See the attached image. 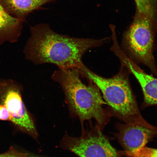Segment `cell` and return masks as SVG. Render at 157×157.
Here are the masks:
<instances>
[{"label":"cell","instance_id":"1","mask_svg":"<svg viewBox=\"0 0 157 157\" xmlns=\"http://www.w3.org/2000/svg\"><path fill=\"white\" fill-rule=\"evenodd\" d=\"M30 31L31 36L23 50L25 59L35 64H52L59 68L80 67L86 51L109 41V38H72L58 34L43 23L31 26Z\"/></svg>","mask_w":157,"mask_h":157},{"label":"cell","instance_id":"2","mask_svg":"<svg viewBox=\"0 0 157 157\" xmlns=\"http://www.w3.org/2000/svg\"><path fill=\"white\" fill-rule=\"evenodd\" d=\"M77 68H59L52 78L61 86L71 109L81 121L95 120L99 126L106 123L107 113L99 88L93 82L88 85L82 81Z\"/></svg>","mask_w":157,"mask_h":157},{"label":"cell","instance_id":"3","mask_svg":"<svg viewBox=\"0 0 157 157\" xmlns=\"http://www.w3.org/2000/svg\"><path fill=\"white\" fill-rule=\"evenodd\" d=\"M78 69L81 76L97 86L106 102L125 123L142 117L131 90L128 76L123 68L117 75L109 78L98 75L83 64Z\"/></svg>","mask_w":157,"mask_h":157},{"label":"cell","instance_id":"4","mask_svg":"<svg viewBox=\"0 0 157 157\" xmlns=\"http://www.w3.org/2000/svg\"><path fill=\"white\" fill-rule=\"evenodd\" d=\"M157 22L136 11L132 23L125 33L124 46L129 54L144 64L157 76V68L153 56Z\"/></svg>","mask_w":157,"mask_h":157},{"label":"cell","instance_id":"5","mask_svg":"<svg viewBox=\"0 0 157 157\" xmlns=\"http://www.w3.org/2000/svg\"><path fill=\"white\" fill-rule=\"evenodd\" d=\"M21 86L11 79H0V99L8 109L11 121L20 128L35 137L37 133L34 121L23 103Z\"/></svg>","mask_w":157,"mask_h":157},{"label":"cell","instance_id":"6","mask_svg":"<svg viewBox=\"0 0 157 157\" xmlns=\"http://www.w3.org/2000/svg\"><path fill=\"white\" fill-rule=\"evenodd\" d=\"M63 145L80 157H121L99 129L84 131L79 137L67 136Z\"/></svg>","mask_w":157,"mask_h":157},{"label":"cell","instance_id":"7","mask_svg":"<svg viewBox=\"0 0 157 157\" xmlns=\"http://www.w3.org/2000/svg\"><path fill=\"white\" fill-rule=\"evenodd\" d=\"M157 136V128L152 126L142 117L120 127L117 138L124 151H132L145 146Z\"/></svg>","mask_w":157,"mask_h":157},{"label":"cell","instance_id":"8","mask_svg":"<svg viewBox=\"0 0 157 157\" xmlns=\"http://www.w3.org/2000/svg\"><path fill=\"white\" fill-rule=\"evenodd\" d=\"M114 52L122 62V66L134 76L140 84L145 103L148 105H157V78L143 71L125 54L121 48H117Z\"/></svg>","mask_w":157,"mask_h":157},{"label":"cell","instance_id":"9","mask_svg":"<svg viewBox=\"0 0 157 157\" xmlns=\"http://www.w3.org/2000/svg\"><path fill=\"white\" fill-rule=\"evenodd\" d=\"M24 21L10 15L0 4V45L17 42Z\"/></svg>","mask_w":157,"mask_h":157},{"label":"cell","instance_id":"10","mask_svg":"<svg viewBox=\"0 0 157 157\" xmlns=\"http://www.w3.org/2000/svg\"><path fill=\"white\" fill-rule=\"evenodd\" d=\"M53 0H0L6 11L13 17L25 21L29 13Z\"/></svg>","mask_w":157,"mask_h":157},{"label":"cell","instance_id":"11","mask_svg":"<svg viewBox=\"0 0 157 157\" xmlns=\"http://www.w3.org/2000/svg\"><path fill=\"white\" fill-rule=\"evenodd\" d=\"M136 11L157 22V0H134Z\"/></svg>","mask_w":157,"mask_h":157},{"label":"cell","instance_id":"12","mask_svg":"<svg viewBox=\"0 0 157 157\" xmlns=\"http://www.w3.org/2000/svg\"><path fill=\"white\" fill-rule=\"evenodd\" d=\"M129 157H157V149L143 147L132 151H124Z\"/></svg>","mask_w":157,"mask_h":157},{"label":"cell","instance_id":"13","mask_svg":"<svg viewBox=\"0 0 157 157\" xmlns=\"http://www.w3.org/2000/svg\"><path fill=\"white\" fill-rule=\"evenodd\" d=\"M29 155L25 153L17 151L11 147L7 152L0 154V157H28Z\"/></svg>","mask_w":157,"mask_h":157},{"label":"cell","instance_id":"14","mask_svg":"<svg viewBox=\"0 0 157 157\" xmlns=\"http://www.w3.org/2000/svg\"><path fill=\"white\" fill-rule=\"evenodd\" d=\"M11 117L8 109L4 105H0V120L11 121Z\"/></svg>","mask_w":157,"mask_h":157},{"label":"cell","instance_id":"15","mask_svg":"<svg viewBox=\"0 0 157 157\" xmlns=\"http://www.w3.org/2000/svg\"><path fill=\"white\" fill-rule=\"evenodd\" d=\"M28 157H34V156L29 157V156Z\"/></svg>","mask_w":157,"mask_h":157}]
</instances>
